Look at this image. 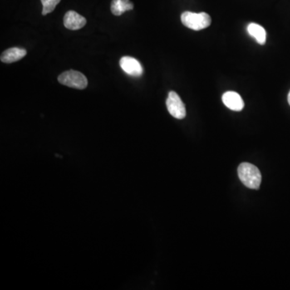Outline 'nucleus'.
Wrapping results in <instances>:
<instances>
[{
    "label": "nucleus",
    "mask_w": 290,
    "mask_h": 290,
    "mask_svg": "<svg viewBox=\"0 0 290 290\" xmlns=\"http://www.w3.org/2000/svg\"><path fill=\"white\" fill-rule=\"evenodd\" d=\"M43 5L42 15L46 16L47 14L51 13L56 8V5L61 2V0H41Z\"/></svg>",
    "instance_id": "nucleus-11"
},
{
    "label": "nucleus",
    "mask_w": 290,
    "mask_h": 290,
    "mask_svg": "<svg viewBox=\"0 0 290 290\" xmlns=\"http://www.w3.org/2000/svg\"><path fill=\"white\" fill-rule=\"evenodd\" d=\"M58 81L64 86L79 90H83L88 85L86 76L81 72L75 70H69L62 73L58 77Z\"/></svg>",
    "instance_id": "nucleus-3"
},
{
    "label": "nucleus",
    "mask_w": 290,
    "mask_h": 290,
    "mask_svg": "<svg viewBox=\"0 0 290 290\" xmlns=\"http://www.w3.org/2000/svg\"><path fill=\"white\" fill-rule=\"evenodd\" d=\"M288 103H289V104H290V93H289V95H288Z\"/></svg>",
    "instance_id": "nucleus-12"
},
{
    "label": "nucleus",
    "mask_w": 290,
    "mask_h": 290,
    "mask_svg": "<svg viewBox=\"0 0 290 290\" xmlns=\"http://www.w3.org/2000/svg\"><path fill=\"white\" fill-rule=\"evenodd\" d=\"M222 100L227 108L234 111H240L244 107V102L238 93L235 91H227L223 94Z\"/></svg>",
    "instance_id": "nucleus-7"
},
{
    "label": "nucleus",
    "mask_w": 290,
    "mask_h": 290,
    "mask_svg": "<svg viewBox=\"0 0 290 290\" xmlns=\"http://www.w3.org/2000/svg\"><path fill=\"white\" fill-rule=\"evenodd\" d=\"M167 109L169 114L178 119H183L186 115V110L184 103L181 99L180 96L174 92L170 91L166 100Z\"/></svg>",
    "instance_id": "nucleus-4"
},
{
    "label": "nucleus",
    "mask_w": 290,
    "mask_h": 290,
    "mask_svg": "<svg viewBox=\"0 0 290 290\" xmlns=\"http://www.w3.org/2000/svg\"><path fill=\"white\" fill-rule=\"evenodd\" d=\"M133 9V3L130 0H112L110 10L113 15L121 16L125 11Z\"/></svg>",
    "instance_id": "nucleus-10"
},
{
    "label": "nucleus",
    "mask_w": 290,
    "mask_h": 290,
    "mask_svg": "<svg viewBox=\"0 0 290 290\" xmlns=\"http://www.w3.org/2000/svg\"><path fill=\"white\" fill-rule=\"evenodd\" d=\"M119 65L124 72L132 77H140L143 75V67L140 61L131 56H124L120 59Z\"/></svg>",
    "instance_id": "nucleus-5"
},
{
    "label": "nucleus",
    "mask_w": 290,
    "mask_h": 290,
    "mask_svg": "<svg viewBox=\"0 0 290 290\" xmlns=\"http://www.w3.org/2000/svg\"><path fill=\"white\" fill-rule=\"evenodd\" d=\"M27 54L25 49L11 48L1 54V61L3 63H13L22 59Z\"/></svg>",
    "instance_id": "nucleus-8"
},
{
    "label": "nucleus",
    "mask_w": 290,
    "mask_h": 290,
    "mask_svg": "<svg viewBox=\"0 0 290 290\" xmlns=\"http://www.w3.org/2000/svg\"><path fill=\"white\" fill-rule=\"evenodd\" d=\"M181 20L185 27L194 31L205 29L211 24V16L206 12L194 13L190 11H185L182 14Z\"/></svg>",
    "instance_id": "nucleus-2"
},
{
    "label": "nucleus",
    "mask_w": 290,
    "mask_h": 290,
    "mask_svg": "<svg viewBox=\"0 0 290 290\" xmlns=\"http://www.w3.org/2000/svg\"><path fill=\"white\" fill-rule=\"evenodd\" d=\"M86 24L85 17L77 13L76 11H70L66 12L64 17V25L68 29L79 30Z\"/></svg>",
    "instance_id": "nucleus-6"
},
{
    "label": "nucleus",
    "mask_w": 290,
    "mask_h": 290,
    "mask_svg": "<svg viewBox=\"0 0 290 290\" xmlns=\"http://www.w3.org/2000/svg\"><path fill=\"white\" fill-rule=\"evenodd\" d=\"M247 32L257 41V43L261 45H265L267 34L265 29L262 26L256 23H251L247 26Z\"/></svg>",
    "instance_id": "nucleus-9"
},
{
    "label": "nucleus",
    "mask_w": 290,
    "mask_h": 290,
    "mask_svg": "<svg viewBox=\"0 0 290 290\" xmlns=\"http://www.w3.org/2000/svg\"><path fill=\"white\" fill-rule=\"evenodd\" d=\"M238 178L241 182L247 188L252 189H258L261 185V171L257 166L250 163H242L238 168Z\"/></svg>",
    "instance_id": "nucleus-1"
}]
</instances>
